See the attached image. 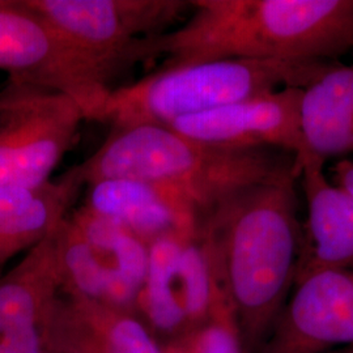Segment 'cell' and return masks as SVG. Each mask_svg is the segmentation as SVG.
<instances>
[{
  "label": "cell",
  "instance_id": "obj_1",
  "mask_svg": "<svg viewBox=\"0 0 353 353\" xmlns=\"http://www.w3.org/2000/svg\"><path fill=\"white\" fill-rule=\"evenodd\" d=\"M299 178L241 191L203 217L201 237L240 330L256 353L290 297L303 245Z\"/></svg>",
  "mask_w": 353,
  "mask_h": 353
},
{
  "label": "cell",
  "instance_id": "obj_2",
  "mask_svg": "<svg viewBox=\"0 0 353 353\" xmlns=\"http://www.w3.org/2000/svg\"><path fill=\"white\" fill-rule=\"evenodd\" d=\"M183 24L147 37V62H339L353 52V0H190Z\"/></svg>",
  "mask_w": 353,
  "mask_h": 353
},
{
  "label": "cell",
  "instance_id": "obj_3",
  "mask_svg": "<svg viewBox=\"0 0 353 353\" xmlns=\"http://www.w3.org/2000/svg\"><path fill=\"white\" fill-rule=\"evenodd\" d=\"M80 168L85 185L131 178L176 190L202 220L241 191L300 176L292 152L220 147L151 125L115 130Z\"/></svg>",
  "mask_w": 353,
  "mask_h": 353
},
{
  "label": "cell",
  "instance_id": "obj_4",
  "mask_svg": "<svg viewBox=\"0 0 353 353\" xmlns=\"http://www.w3.org/2000/svg\"><path fill=\"white\" fill-rule=\"evenodd\" d=\"M338 62L216 61L160 67L135 83L113 89L103 121L115 130L169 126L181 118L285 88H307Z\"/></svg>",
  "mask_w": 353,
  "mask_h": 353
},
{
  "label": "cell",
  "instance_id": "obj_5",
  "mask_svg": "<svg viewBox=\"0 0 353 353\" xmlns=\"http://www.w3.org/2000/svg\"><path fill=\"white\" fill-rule=\"evenodd\" d=\"M0 71L67 96L87 121H103L113 88L88 57L24 0H0Z\"/></svg>",
  "mask_w": 353,
  "mask_h": 353
},
{
  "label": "cell",
  "instance_id": "obj_6",
  "mask_svg": "<svg viewBox=\"0 0 353 353\" xmlns=\"http://www.w3.org/2000/svg\"><path fill=\"white\" fill-rule=\"evenodd\" d=\"M83 51L109 81L147 62L144 39L174 29L188 0H24Z\"/></svg>",
  "mask_w": 353,
  "mask_h": 353
},
{
  "label": "cell",
  "instance_id": "obj_7",
  "mask_svg": "<svg viewBox=\"0 0 353 353\" xmlns=\"http://www.w3.org/2000/svg\"><path fill=\"white\" fill-rule=\"evenodd\" d=\"M84 121L67 96L8 80L0 89V186L50 181Z\"/></svg>",
  "mask_w": 353,
  "mask_h": 353
},
{
  "label": "cell",
  "instance_id": "obj_8",
  "mask_svg": "<svg viewBox=\"0 0 353 353\" xmlns=\"http://www.w3.org/2000/svg\"><path fill=\"white\" fill-rule=\"evenodd\" d=\"M353 347V270H319L294 281L256 353H325Z\"/></svg>",
  "mask_w": 353,
  "mask_h": 353
},
{
  "label": "cell",
  "instance_id": "obj_9",
  "mask_svg": "<svg viewBox=\"0 0 353 353\" xmlns=\"http://www.w3.org/2000/svg\"><path fill=\"white\" fill-rule=\"evenodd\" d=\"M301 88H285L232 103L207 113L181 118L170 128L203 143L228 148H276L303 152Z\"/></svg>",
  "mask_w": 353,
  "mask_h": 353
},
{
  "label": "cell",
  "instance_id": "obj_10",
  "mask_svg": "<svg viewBox=\"0 0 353 353\" xmlns=\"http://www.w3.org/2000/svg\"><path fill=\"white\" fill-rule=\"evenodd\" d=\"M54 234L0 275V353H46L48 321L61 294Z\"/></svg>",
  "mask_w": 353,
  "mask_h": 353
},
{
  "label": "cell",
  "instance_id": "obj_11",
  "mask_svg": "<svg viewBox=\"0 0 353 353\" xmlns=\"http://www.w3.org/2000/svg\"><path fill=\"white\" fill-rule=\"evenodd\" d=\"M87 186L84 207L121 224L148 246L169 236L191 237L201 229L202 214L176 190L131 178L102 179Z\"/></svg>",
  "mask_w": 353,
  "mask_h": 353
},
{
  "label": "cell",
  "instance_id": "obj_12",
  "mask_svg": "<svg viewBox=\"0 0 353 353\" xmlns=\"http://www.w3.org/2000/svg\"><path fill=\"white\" fill-rule=\"evenodd\" d=\"M46 352L163 353V348L135 312L61 293L48 321Z\"/></svg>",
  "mask_w": 353,
  "mask_h": 353
},
{
  "label": "cell",
  "instance_id": "obj_13",
  "mask_svg": "<svg viewBox=\"0 0 353 353\" xmlns=\"http://www.w3.org/2000/svg\"><path fill=\"white\" fill-rule=\"evenodd\" d=\"M323 166L316 160L299 164L306 221L296 280L319 270H353V198L331 182Z\"/></svg>",
  "mask_w": 353,
  "mask_h": 353
},
{
  "label": "cell",
  "instance_id": "obj_14",
  "mask_svg": "<svg viewBox=\"0 0 353 353\" xmlns=\"http://www.w3.org/2000/svg\"><path fill=\"white\" fill-rule=\"evenodd\" d=\"M84 186L80 165L38 186H0V270L55 233Z\"/></svg>",
  "mask_w": 353,
  "mask_h": 353
},
{
  "label": "cell",
  "instance_id": "obj_15",
  "mask_svg": "<svg viewBox=\"0 0 353 353\" xmlns=\"http://www.w3.org/2000/svg\"><path fill=\"white\" fill-rule=\"evenodd\" d=\"M303 160L326 164L353 156V61L332 65L303 90ZM299 168V166H297Z\"/></svg>",
  "mask_w": 353,
  "mask_h": 353
},
{
  "label": "cell",
  "instance_id": "obj_16",
  "mask_svg": "<svg viewBox=\"0 0 353 353\" xmlns=\"http://www.w3.org/2000/svg\"><path fill=\"white\" fill-rule=\"evenodd\" d=\"M87 239L106 285V303L135 312L148 265V245L110 219L81 207L71 214Z\"/></svg>",
  "mask_w": 353,
  "mask_h": 353
},
{
  "label": "cell",
  "instance_id": "obj_17",
  "mask_svg": "<svg viewBox=\"0 0 353 353\" xmlns=\"http://www.w3.org/2000/svg\"><path fill=\"white\" fill-rule=\"evenodd\" d=\"M188 239L169 236L148 246V265L135 313L161 345L191 335L178 276L179 254Z\"/></svg>",
  "mask_w": 353,
  "mask_h": 353
},
{
  "label": "cell",
  "instance_id": "obj_18",
  "mask_svg": "<svg viewBox=\"0 0 353 353\" xmlns=\"http://www.w3.org/2000/svg\"><path fill=\"white\" fill-rule=\"evenodd\" d=\"M190 341L194 353H245L229 303L220 305L202 327L190 335Z\"/></svg>",
  "mask_w": 353,
  "mask_h": 353
},
{
  "label": "cell",
  "instance_id": "obj_19",
  "mask_svg": "<svg viewBox=\"0 0 353 353\" xmlns=\"http://www.w3.org/2000/svg\"><path fill=\"white\" fill-rule=\"evenodd\" d=\"M331 182L353 198V157L339 159L330 169Z\"/></svg>",
  "mask_w": 353,
  "mask_h": 353
},
{
  "label": "cell",
  "instance_id": "obj_20",
  "mask_svg": "<svg viewBox=\"0 0 353 353\" xmlns=\"http://www.w3.org/2000/svg\"><path fill=\"white\" fill-rule=\"evenodd\" d=\"M161 348H163V353H194L190 335L178 341L165 343L161 345Z\"/></svg>",
  "mask_w": 353,
  "mask_h": 353
},
{
  "label": "cell",
  "instance_id": "obj_21",
  "mask_svg": "<svg viewBox=\"0 0 353 353\" xmlns=\"http://www.w3.org/2000/svg\"><path fill=\"white\" fill-rule=\"evenodd\" d=\"M0 275H1V270H0Z\"/></svg>",
  "mask_w": 353,
  "mask_h": 353
},
{
  "label": "cell",
  "instance_id": "obj_22",
  "mask_svg": "<svg viewBox=\"0 0 353 353\" xmlns=\"http://www.w3.org/2000/svg\"><path fill=\"white\" fill-rule=\"evenodd\" d=\"M46 353H54V352H46Z\"/></svg>",
  "mask_w": 353,
  "mask_h": 353
},
{
  "label": "cell",
  "instance_id": "obj_23",
  "mask_svg": "<svg viewBox=\"0 0 353 353\" xmlns=\"http://www.w3.org/2000/svg\"><path fill=\"white\" fill-rule=\"evenodd\" d=\"M351 353H353V351H352V352H351Z\"/></svg>",
  "mask_w": 353,
  "mask_h": 353
}]
</instances>
